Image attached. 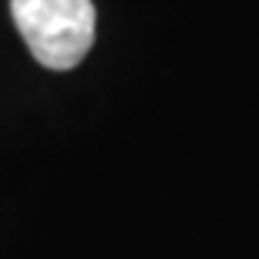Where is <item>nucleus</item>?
<instances>
[{"mask_svg":"<svg viewBox=\"0 0 259 259\" xmlns=\"http://www.w3.org/2000/svg\"><path fill=\"white\" fill-rule=\"evenodd\" d=\"M13 22L44 69H75L94 44L91 0H13Z\"/></svg>","mask_w":259,"mask_h":259,"instance_id":"1","label":"nucleus"}]
</instances>
